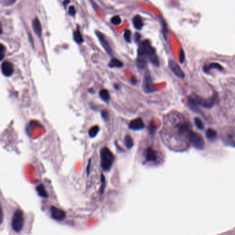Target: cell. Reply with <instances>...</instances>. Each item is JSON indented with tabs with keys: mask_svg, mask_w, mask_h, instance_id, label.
I'll return each mask as SVG.
<instances>
[{
	"mask_svg": "<svg viewBox=\"0 0 235 235\" xmlns=\"http://www.w3.org/2000/svg\"><path fill=\"white\" fill-rule=\"evenodd\" d=\"M217 101V96L214 95L207 99H204L197 95H192L188 98V102L190 108L195 112L199 111V105L210 108L213 107Z\"/></svg>",
	"mask_w": 235,
	"mask_h": 235,
	"instance_id": "obj_1",
	"label": "cell"
},
{
	"mask_svg": "<svg viewBox=\"0 0 235 235\" xmlns=\"http://www.w3.org/2000/svg\"><path fill=\"white\" fill-rule=\"evenodd\" d=\"M101 166L105 171H108L112 167L115 157L113 152L106 147H103L100 151Z\"/></svg>",
	"mask_w": 235,
	"mask_h": 235,
	"instance_id": "obj_2",
	"label": "cell"
},
{
	"mask_svg": "<svg viewBox=\"0 0 235 235\" xmlns=\"http://www.w3.org/2000/svg\"><path fill=\"white\" fill-rule=\"evenodd\" d=\"M24 214L21 210L17 209L15 211L13 214V218L11 221L12 229L16 232H21L22 230L23 225H24Z\"/></svg>",
	"mask_w": 235,
	"mask_h": 235,
	"instance_id": "obj_3",
	"label": "cell"
},
{
	"mask_svg": "<svg viewBox=\"0 0 235 235\" xmlns=\"http://www.w3.org/2000/svg\"><path fill=\"white\" fill-rule=\"evenodd\" d=\"M155 55V50L152 48L149 41L145 40L142 42L139 45L138 48V56L139 57H148Z\"/></svg>",
	"mask_w": 235,
	"mask_h": 235,
	"instance_id": "obj_4",
	"label": "cell"
},
{
	"mask_svg": "<svg viewBox=\"0 0 235 235\" xmlns=\"http://www.w3.org/2000/svg\"><path fill=\"white\" fill-rule=\"evenodd\" d=\"M190 144L198 150H203L205 147V142L200 134L192 131L189 136Z\"/></svg>",
	"mask_w": 235,
	"mask_h": 235,
	"instance_id": "obj_5",
	"label": "cell"
},
{
	"mask_svg": "<svg viewBox=\"0 0 235 235\" xmlns=\"http://www.w3.org/2000/svg\"><path fill=\"white\" fill-rule=\"evenodd\" d=\"M143 88L147 93H153L155 91V88H154V85L153 81H152L151 76H150L148 72H146L145 73L144 82H143Z\"/></svg>",
	"mask_w": 235,
	"mask_h": 235,
	"instance_id": "obj_6",
	"label": "cell"
},
{
	"mask_svg": "<svg viewBox=\"0 0 235 235\" xmlns=\"http://www.w3.org/2000/svg\"><path fill=\"white\" fill-rule=\"evenodd\" d=\"M168 66H169L170 70H172V72L176 76H177L178 77L181 78V79H183L185 77V75H184L183 70H182L181 67L175 62H174L172 60H170L169 63H168Z\"/></svg>",
	"mask_w": 235,
	"mask_h": 235,
	"instance_id": "obj_7",
	"label": "cell"
},
{
	"mask_svg": "<svg viewBox=\"0 0 235 235\" xmlns=\"http://www.w3.org/2000/svg\"><path fill=\"white\" fill-rule=\"evenodd\" d=\"M50 215L52 219L57 221H62L66 217V213L64 211L54 206L50 207Z\"/></svg>",
	"mask_w": 235,
	"mask_h": 235,
	"instance_id": "obj_8",
	"label": "cell"
},
{
	"mask_svg": "<svg viewBox=\"0 0 235 235\" xmlns=\"http://www.w3.org/2000/svg\"><path fill=\"white\" fill-rule=\"evenodd\" d=\"M96 34H97V36L98 39H99V42L101 43V46H103V48H104V50L107 52L108 54L110 55L112 53V49H111L110 46L108 42H107L106 39H105V37L103 36V35L101 32L96 31Z\"/></svg>",
	"mask_w": 235,
	"mask_h": 235,
	"instance_id": "obj_9",
	"label": "cell"
},
{
	"mask_svg": "<svg viewBox=\"0 0 235 235\" xmlns=\"http://www.w3.org/2000/svg\"><path fill=\"white\" fill-rule=\"evenodd\" d=\"M1 72L6 77H11L14 72L13 64L9 62H4L1 64Z\"/></svg>",
	"mask_w": 235,
	"mask_h": 235,
	"instance_id": "obj_10",
	"label": "cell"
},
{
	"mask_svg": "<svg viewBox=\"0 0 235 235\" xmlns=\"http://www.w3.org/2000/svg\"><path fill=\"white\" fill-rule=\"evenodd\" d=\"M144 123L141 118L134 119L129 123V128L132 130H139L144 128Z\"/></svg>",
	"mask_w": 235,
	"mask_h": 235,
	"instance_id": "obj_11",
	"label": "cell"
},
{
	"mask_svg": "<svg viewBox=\"0 0 235 235\" xmlns=\"http://www.w3.org/2000/svg\"><path fill=\"white\" fill-rule=\"evenodd\" d=\"M146 159L148 162H154L157 159V153L152 148H148L146 150Z\"/></svg>",
	"mask_w": 235,
	"mask_h": 235,
	"instance_id": "obj_12",
	"label": "cell"
},
{
	"mask_svg": "<svg viewBox=\"0 0 235 235\" xmlns=\"http://www.w3.org/2000/svg\"><path fill=\"white\" fill-rule=\"evenodd\" d=\"M32 25L35 34L40 37L42 35V25H41L40 19L38 18H35L33 21Z\"/></svg>",
	"mask_w": 235,
	"mask_h": 235,
	"instance_id": "obj_13",
	"label": "cell"
},
{
	"mask_svg": "<svg viewBox=\"0 0 235 235\" xmlns=\"http://www.w3.org/2000/svg\"><path fill=\"white\" fill-rule=\"evenodd\" d=\"M132 22L134 26L137 29H141L143 27V25H144L142 19L141 18V17L139 16V15H136V16L133 18Z\"/></svg>",
	"mask_w": 235,
	"mask_h": 235,
	"instance_id": "obj_14",
	"label": "cell"
},
{
	"mask_svg": "<svg viewBox=\"0 0 235 235\" xmlns=\"http://www.w3.org/2000/svg\"><path fill=\"white\" fill-rule=\"evenodd\" d=\"M206 137L209 140L214 141L217 138V132L213 129L209 128L206 131Z\"/></svg>",
	"mask_w": 235,
	"mask_h": 235,
	"instance_id": "obj_15",
	"label": "cell"
},
{
	"mask_svg": "<svg viewBox=\"0 0 235 235\" xmlns=\"http://www.w3.org/2000/svg\"><path fill=\"white\" fill-rule=\"evenodd\" d=\"M99 97L103 101L108 103L110 99V94L106 89H102L99 92Z\"/></svg>",
	"mask_w": 235,
	"mask_h": 235,
	"instance_id": "obj_16",
	"label": "cell"
},
{
	"mask_svg": "<svg viewBox=\"0 0 235 235\" xmlns=\"http://www.w3.org/2000/svg\"><path fill=\"white\" fill-rule=\"evenodd\" d=\"M108 66L110 68H115V67L121 68L123 66V63L120 60L117 59L113 58L110 60V62Z\"/></svg>",
	"mask_w": 235,
	"mask_h": 235,
	"instance_id": "obj_17",
	"label": "cell"
},
{
	"mask_svg": "<svg viewBox=\"0 0 235 235\" xmlns=\"http://www.w3.org/2000/svg\"><path fill=\"white\" fill-rule=\"evenodd\" d=\"M36 190L38 192V195L40 196L41 197H48V193H47V192L46 190V189H45V188L44 185H42V184H40V185H38V187H37L36 188Z\"/></svg>",
	"mask_w": 235,
	"mask_h": 235,
	"instance_id": "obj_18",
	"label": "cell"
},
{
	"mask_svg": "<svg viewBox=\"0 0 235 235\" xmlns=\"http://www.w3.org/2000/svg\"><path fill=\"white\" fill-rule=\"evenodd\" d=\"M137 65L140 69H144L146 67L147 62L144 57H138L137 59Z\"/></svg>",
	"mask_w": 235,
	"mask_h": 235,
	"instance_id": "obj_19",
	"label": "cell"
},
{
	"mask_svg": "<svg viewBox=\"0 0 235 235\" xmlns=\"http://www.w3.org/2000/svg\"><path fill=\"white\" fill-rule=\"evenodd\" d=\"M74 40L78 44H81L82 42H84V40H83V37H82V35L81 34V32H80L79 28H78L77 30H76L75 32H74Z\"/></svg>",
	"mask_w": 235,
	"mask_h": 235,
	"instance_id": "obj_20",
	"label": "cell"
},
{
	"mask_svg": "<svg viewBox=\"0 0 235 235\" xmlns=\"http://www.w3.org/2000/svg\"><path fill=\"white\" fill-rule=\"evenodd\" d=\"M212 68H217V69L220 70H223L222 66H221L220 64L218 63H212V64H210L208 66H204L203 70H204V71L205 72H207L210 71V70L212 69Z\"/></svg>",
	"mask_w": 235,
	"mask_h": 235,
	"instance_id": "obj_21",
	"label": "cell"
},
{
	"mask_svg": "<svg viewBox=\"0 0 235 235\" xmlns=\"http://www.w3.org/2000/svg\"><path fill=\"white\" fill-rule=\"evenodd\" d=\"M99 126H93L91 129H90L89 131H88L89 136L91 137V138L95 137L97 136V134H98V132H99Z\"/></svg>",
	"mask_w": 235,
	"mask_h": 235,
	"instance_id": "obj_22",
	"label": "cell"
},
{
	"mask_svg": "<svg viewBox=\"0 0 235 235\" xmlns=\"http://www.w3.org/2000/svg\"><path fill=\"white\" fill-rule=\"evenodd\" d=\"M125 145H126V148H128V149H130L133 146V145H134V142H133L132 138L131 137L130 135H126V137H125Z\"/></svg>",
	"mask_w": 235,
	"mask_h": 235,
	"instance_id": "obj_23",
	"label": "cell"
},
{
	"mask_svg": "<svg viewBox=\"0 0 235 235\" xmlns=\"http://www.w3.org/2000/svg\"><path fill=\"white\" fill-rule=\"evenodd\" d=\"M195 123L198 129H199V130H203V128H204V124H203V121H201L200 119L197 118H197H195Z\"/></svg>",
	"mask_w": 235,
	"mask_h": 235,
	"instance_id": "obj_24",
	"label": "cell"
},
{
	"mask_svg": "<svg viewBox=\"0 0 235 235\" xmlns=\"http://www.w3.org/2000/svg\"><path fill=\"white\" fill-rule=\"evenodd\" d=\"M162 33H163V36L166 40H168V31L167 29V26H166V23L164 21H162Z\"/></svg>",
	"mask_w": 235,
	"mask_h": 235,
	"instance_id": "obj_25",
	"label": "cell"
},
{
	"mask_svg": "<svg viewBox=\"0 0 235 235\" xmlns=\"http://www.w3.org/2000/svg\"><path fill=\"white\" fill-rule=\"evenodd\" d=\"M149 59L150 61V62H151L152 64H153L154 66H159V59L157 57V56L155 55H153L150 56L149 57Z\"/></svg>",
	"mask_w": 235,
	"mask_h": 235,
	"instance_id": "obj_26",
	"label": "cell"
},
{
	"mask_svg": "<svg viewBox=\"0 0 235 235\" xmlns=\"http://www.w3.org/2000/svg\"><path fill=\"white\" fill-rule=\"evenodd\" d=\"M123 37H124L125 40L127 42H130L131 41V32L130 30H126L124 32V35H123Z\"/></svg>",
	"mask_w": 235,
	"mask_h": 235,
	"instance_id": "obj_27",
	"label": "cell"
},
{
	"mask_svg": "<svg viewBox=\"0 0 235 235\" xmlns=\"http://www.w3.org/2000/svg\"><path fill=\"white\" fill-rule=\"evenodd\" d=\"M111 22L114 25H119L121 22V19L119 16H117H117H114L111 19Z\"/></svg>",
	"mask_w": 235,
	"mask_h": 235,
	"instance_id": "obj_28",
	"label": "cell"
},
{
	"mask_svg": "<svg viewBox=\"0 0 235 235\" xmlns=\"http://www.w3.org/2000/svg\"><path fill=\"white\" fill-rule=\"evenodd\" d=\"M179 61L181 63H183V62H184V59H185V53H184L183 50H180L179 54Z\"/></svg>",
	"mask_w": 235,
	"mask_h": 235,
	"instance_id": "obj_29",
	"label": "cell"
},
{
	"mask_svg": "<svg viewBox=\"0 0 235 235\" xmlns=\"http://www.w3.org/2000/svg\"><path fill=\"white\" fill-rule=\"evenodd\" d=\"M105 189V178L103 175H101V193H103V190Z\"/></svg>",
	"mask_w": 235,
	"mask_h": 235,
	"instance_id": "obj_30",
	"label": "cell"
},
{
	"mask_svg": "<svg viewBox=\"0 0 235 235\" xmlns=\"http://www.w3.org/2000/svg\"><path fill=\"white\" fill-rule=\"evenodd\" d=\"M68 13H69V14L70 15H72V16H74L76 14V9L73 6H70L69 8V10H68Z\"/></svg>",
	"mask_w": 235,
	"mask_h": 235,
	"instance_id": "obj_31",
	"label": "cell"
},
{
	"mask_svg": "<svg viewBox=\"0 0 235 235\" xmlns=\"http://www.w3.org/2000/svg\"><path fill=\"white\" fill-rule=\"evenodd\" d=\"M101 116H102L103 119H104V120H105V121H107L108 119V118H109L108 113L106 110L102 111V113H101Z\"/></svg>",
	"mask_w": 235,
	"mask_h": 235,
	"instance_id": "obj_32",
	"label": "cell"
},
{
	"mask_svg": "<svg viewBox=\"0 0 235 235\" xmlns=\"http://www.w3.org/2000/svg\"><path fill=\"white\" fill-rule=\"evenodd\" d=\"M91 160H90V161H89L88 166V168H87V170H88V175H89V172H89V170H90L89 168H90V166H91Z\"/></svg>",
	"mask_w": 235,
	"mask_h": 235,
	"instance_id": "obj_33",
	"label": "cell"
},
{
	"mask_svg": "<svg viewBox=\"0 0 235 235\" xmlns=\"http://www.w3.org/2000/svg\"><path fill=\"white\" fill-rule=\"evenodd\" d=\"M69 2H70V0H65V1H64V6L67 5Z\"/></svg>",
	"mask_w": 235,
	"mask_h": 235,
	"instance_id": "obj_34",
	"label": "cell"
}]
</instances>
